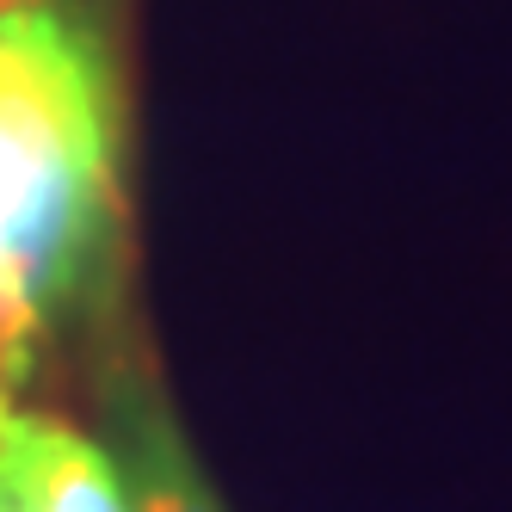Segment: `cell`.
<instances>
[{
  "label": "cell",
  "mask_w": 512,
  "mask_h": 512,
  "mask_svg": "<svg viewBox=\"0 0 512 512\" xmlns=\"http://www.w3.org/2000/svg\"><path fill=\"white\" fill-rule=\"evenodd\" d=\"M99 414H105V445L130 488V512H223L216 494L204 488V475L179 438L167 401L149 377V364L136 352L105 346L99 371Z\"/></svg>",
  "instance_id": "obj_2"
},
{
  "label": "cell",
  "mask_w": 512,
  "mask_h": 512,
  "mask_svg": "<svg viewBox=\"0 0 512 512\" xmlns=\"http://www.w3.org/2000/svg\"><path fill=\"white\" fill-rule=\"evenodd\" d=\"M0 512H130V488L87 432L0 401Z\"/></svg>",
  "instance_id": "obj_3"
},
{
  "label": "cell",
  "mask_w": 512,
  "mask_h": 512,
  "mask_svg": "<svg viewBox=\"0 0 512 512\" xmlns=\"http://www.w3.org/2000/svg\"><path fill=\"white\" fill-rule=\"evenodd\" d=\"M25 7H62V0H0V19H7V13H25Z\"/></svg>",
  "instance_id": "obj_4"
},
{
  "label": "cell",
  "mask_w": 512,
  "mask_h": 512,
  "mask_svg": "<svg viewBox=\"0 0 512 512\" xmlns=\"http://www.w3.org/2000/svg\"><path fill=\"white\" fill-rule=\"evenodd\" d=\"M118 99L105 38L75 7L0 19V401L44 340L112 303Z\"/></svg>",
  "instance_id": "obj_1"
}]
</instances>
